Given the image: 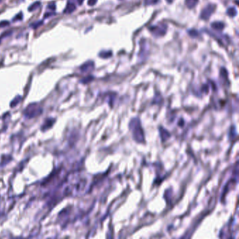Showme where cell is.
I'll list each match as a JSON object with an SVG mask.
<instances>
[{
	"mask_svg": "<svg viewBox=\"0 0 239 239\" xmlns=\"http://www.w3.org/2000/svg\"><path fill=\"white\" fill-rule=\"evenodd\" d=\"M149 30L155 37H159L165 35L167 31V26L165 24H159L158 25H154L149 28Z\"/></svg>",
	"mask_w": 239,
	"mask_h": 239,
	"instance_id": "6da1fadb",
	"label": "cell"
},
{
	"mask_svg": "<svg viewBox=\"0 0 239 239\" xmlns=\"http://www.w3.org/2000/svg\"><path fill=\"white\" fill-rule=\"evenodd\" d=\"M215 10V6L213 4H208L206 7L203 9L201 13V18L203 20L209 19L210 17L213 14V12Z\"/></svg>",
	"mask_w": 239,
	"mask_h": 239,
	"instance_id": "7a4b0ae2",
	"label": "cell"
},
{
	"mask_svg": "<svg viewBox=\"0 0 239 239\" xmlns=\"http://www.w3.org/2000/svg\"><path fill=\"white\" fill-rule=\"evenodd\" d=\"M95 64L93 61H88L80 67V69L82 72H89L94 69Z\"/></svg>",
	"mask_w": 239,
	"mask_h": 239,
	"instance_id": "3957f363",
	"label": "cell"
},
{
	"mask_svg": "<svg viewBox=\"0 0 239 239\" xmlns=\"http://www.w3.org/2000/svg\"><path fill=\"white\" fill-rule=\"evenodd\" d=\"M75 10H76V6L73 2L69 1L67 2V5H66L65 8L64 9V13L65 14H70V13H73Z\"/></svg>",
	"mask_w": 239,
	"mask_h": 239,
	"instance_id": "277c9868",
	"label": "cell"
},
{
	"mask_svg": "<svg viewBox=\"0 0 239 239\" xmlns=\"http://www.w3.org/2000/svg\"><path fill=\"white\" fill-rule=\"evenodd\" d=\"M211 27L213 30H217V31H222L224 30L225 25L222 22H213L211 24Z\"/></svg>",
	"mask_w": 239,
	"mask_h": 239,
	"instance_id": "5b68a950",
	"label": "cell"
},
{
	"mask_svg": "<svg viewBox=\"0 0 239 239\" xmlns=\"http://www.w3.org/2000/svg\"><path fill=\"white\" fill-rule=\"evenodd\" d=\"M199 3V0H185V4L189 8H194Z\"/></svg>",
	"mask_w": 239,
	"mask_h": 239,
	"instance_id": "8992f818",
	"label": "cell"
},
{
	"mask_svg": "<svg viewBox=\"0 0 239 239\" xmlns=\"http://www.w3.org/2000/svg\"><path fill=\"white\" fill-rule=\"evenodd\" d=\"M112 55V53L111 51H102V52H100V54H99L100 57L102 58H108L111 57Z\"/></svg>",
	"mask_w": 239,
	"mask_h": 239,
	"instance_id": "52a82bcc",
	"label": "cell"
},
{
	"mask_svg": "<svg viewBox=\"0 0 239 239\" xmlns=\"http://www.w3.org/2000/svg\"><path fill=\"white\" fill-rule=\"evenodd\" d=\"M41 6V3L39 2V1H36V2L33 3V4L30 5V7L28 8V11L30 12L35 11V10H37V8H39V6Z\"/></svg>",
	"mask_w": 239,
	"mask_h": 239,
	"instance_id": "ba28073f",
	"label": "cell"
},
{
	"mask_svg": "<svg viewBox=\"0 0 239 239\" xmlns=\"http://www.w3.org/2000/svg\"><path fill=\"white\" fill-rule=\"evenodd\" d=\"M226 13L230 17H235L237 15V11L234 7L229 8Z\"/></svg>",
	"mask_w": 239,
	"mask_h": 239,
	"instance_id": "9c48e42d",
	"label": "cell"
},
{
	"mask_svg": "<svg viewBox=\"0 0 239 239\" xmlns=\"http://www.w3.org/2000/svg\"><path fill=\"white\" fill-rule=\"evenodd\" d=\"M189 35L190 37H193V38H196V37H197L198 36H199V32H197V30H189L188 32Z\"/></svg>",
	"mask_w": 239,
	"mask_h": 239,
	"instance_id": "30bf717a",
	"label": "cell"
},
{
	"mask_svg": "<svg viewBox=\"0 0 239 239\" xmlns=\"http://www.w3.org/2000/svg\"><path fill=\"white\" fill-rule=\"evenodd\" d=\"M23 13L20 12V13H18V14H17L16 16L14 17V18H13V22H16V21H20V20H23Z\"/></svg>",
	"mask_w": 239,
	"mask_h": 239,
	"instance_id": "8fae6325",
	"label": "cell"
},
{
	"mask_svg": "<svg viewBox=\"0 0 239 239\" xmlns=\"http://www.w3.org/2000/svg\"><path fill=\"white\" fill-rule=\"evenodd\" d=\"M42 24H43V21H42V20H40V21L36 22V23H33L31 25H30V27L33 29H37L39 27H40L41 25H42Z\"/></svg>",
	"mask_w": 239,
	"mask_h": 239,
	"instance_id": "7c38bea8",
	"label": "cell"
},
{
	"mask_svg": "<svg viewBox=\"0 0 239 239\" xmlns=\"http://www.w3.org/2000/svg\"><path fill=\"white\" fill-rule=\"evenodd\" d=\"M158 0H145V5H154L158 3Z\"/></svg>",
	"mask_w": 239,
	"mask_h": 239,
	"instance_id": "4fadbf2b",
	"label": "cell"
},
{
	"mask_svg": "<svg viewBox=\"0 0 239 239\" xmlns=\"http://www.w3.org/2000/svg\"><path fill=\"white\" fill-rule=\"evenodd\" d=\"M8 25H9V22L7 20H2L0 22V28H5Z\"/></svg>",
	"mask_w": 239,
	"mask_h": 239,
	"instance_id": "5bb4252c",
	"label": "cell"
},
{
	"mask_svg": "<svg viewBox=\"0 0 239 239\" xmlns=\"http://www.w3.org/2000/svg\"><path fill=\"white\" fill-rule=\"evenodd\" d=\"M56 8V7L55 3H51V4H49L47 6L48 9H50L51 11H55Z\"/></svg>",
	"mask_w": 239,
	"mask_h": 239,
	"instance_id": "9a60e30c",
	"label": "cell"
},
{
	"mask_svg": "<svg viewBox=\"0 0 239 239\" xmlns=\"http://www.w3.org/2000/svg\"><path fill=\"white\" fill-rule=\"evenodd\" d=\"M93 76H87V77L83 79V80L81 81H82L83 83H87V82H89V81H92L93 80Z\"/></svg>",
	"mask_w": 239,
	"mask_h": 239,
	"instance_id": "2e32d148",
	"label": "cell"
},
{
	"mask_svg": "<svg viewBox=\"0 0 239 239\" xmlns=\"http://www.w3.org/2000/svg\"><path fill=\"white\" fill-rule=\"evenodd\" d=\"M98 0H88V5L90 6H93L96 4Z\"/></svg>",
	"mask_w": 239,
	"mask_h": 239,
	"instance_id": "e0dca14e",
	"label": "cell"
},
{
	"mask_svg": "<svg viewBox=\"0 0 239 239\" xmlns=\"http://www.w3.org/2000/svg\"><path fill=\"white\" fill-rule=\"evenodd\" d=\"M53 15H55V13H52V12H49V13H45V15H44V18H49V17H50V16H53Z\"/></svg>",
	"mask_w": 239,
	"mask_h": 239,
	"instance_id": "ac0fdd59",
	"label": "cell"
},
{
	"mask_svg": "<svg viewBox=\"0 0 239 239\" xmlns=\"http://www.w3.org/2000/svg\"><path fill=\"white\" fill-rule=\"evenodd\" d=\"M83 1H84V0H77V1H78V4H79V5H81V4H83Z\"/></svg>",
	"mask_w": 239,
	"mask_h": 239,
	"instance_id": "d6986e66",
	"label": "cell"
},
{
	"mask_svg": "<svg viewBox=\"0 0 239 239\" xmlns=\"http://www.w3.org/2000/svg\"><path fill=\"white\" fill-rule=\"evenodd\" d=\"M167 1H168V3H172L174 0H167Z\"/></svg>",
	"mask_w": 239,
	"mask_h": 239,
	"instance_id": "ffe728a7",
	"label": "cell"
},
{
	"mask_svg": "<svg viewBox=\"0 0 239 239\" xmlns=\"http://www.w3.org/2000/svg\"><path fill=\"white\" fill-rule=\"evenodd\" d=\"M1 38H0V42H1Z\"/></svg>",
	"mask_w": 239,
	"mask_h": 239,
	"instance_id": "44dd1931",
	"label": "cell"
},
{
	"mask_svg": "<svg viewBox=\"0 0 239 239\" xmlns=\"http://www.w3.org/2000/svg\"><path fill=\"white\" fill-rule=\"evenodd\" d=\"M1 0H0V2H1Z\"/></svg>",
	"mask_w": 239,
	"mask_h": 239,
	"instance_id": "7402d4cb",
	"label": "cell"
}]
</instances>
